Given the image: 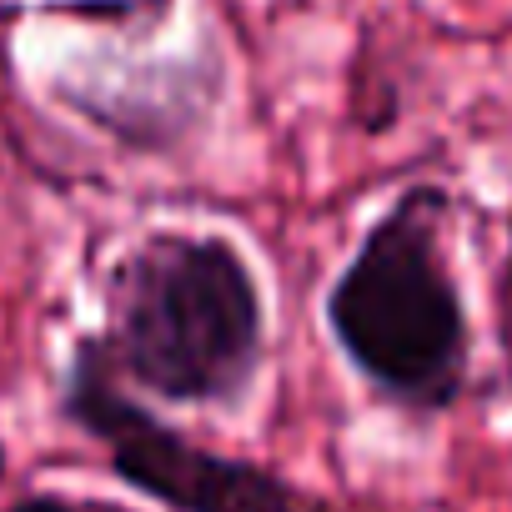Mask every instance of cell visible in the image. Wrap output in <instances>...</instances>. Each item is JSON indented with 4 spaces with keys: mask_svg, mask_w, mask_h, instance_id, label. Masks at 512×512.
<instances>
[{
    "mask_svg": "<svg viewBox=\"0 0 512 512\" xmlns=\"http://www.w3.org/2000/svg\"><path fill=\"white\" fill-rule=\"evenodd\" d=\"M66 412L111 457V467L171 512H297V492L256 462L186 442L176 427L151 417L111 372L96 337L71 357Z\"/></svg>",
    "mask_w": 512,
    "mask_h": 512,
    "instance_id": "cell-3",
    "label": "cell"
},
{
    "mask_svg": "<svg viewBox=\"0 0 512 512\" xmlns=\"http://www.w3.org/2000/svg\"><path fill=\"white\" fill-rule=\"evenodd\" d=\"M447 196L407 191L357 246L327 297L352 367L407 407H447L467 367V317L442 256Z\"/></svg>",
    "mask_w": 512,
    "mask_h": 512,
    "instance_id": "cell-2",
    "label": "cell"
},
{
    "mask_svg": "<svg viewBox=\"0 0 512 512\" xmlns=\"http://www.w3.org/2000/svg\"><path fill=\"white\" fill-rule=\"evenodd\" d=\"M6 512H126V507H116V502H96V497L36 492V497H26V502H16V507H6Z\"/></svg>",
    "mask_w": 512,
    "mask_h": 512,
    "instance_id": "cell-5",
    "label": "cell"
},
{
    "mask_svg": "<svg viewBox=\"0 0 512 512\" xmlns=\"http://www.w3.org/2000/svg\"><path fill=\"white\" fill-rule=\"evenodd\" d=\"M492 302H497V342H502V362H507V387H512V236L502 251V267L492 282Z\"/></svg>",
    "mask_w": 512,
    "mask_h": 512,
    "instance_id": "cell-4",
    "label": "cell"
},
{
    "mask_svg": "<svg viewBox=\"0 0 512 512\" xmlns=\"http://www.w3.org/2000/svg\"><path fill=\"white\" fill-rule=\"evenodd\" d=\"M262 292L221 236L156 231L106 282L101 352L116 377L161 402L231 407L262 367Z\"/></svg>",
    "mask_w": 512,
    "mask_h": 512,
    "instance_id": "cell-1",
    "label": "cell"
}]
</instances>
